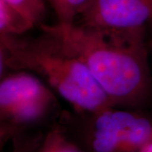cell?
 Returning a JSON list of instances; mask_svg holds the SVG:
<instances>
[{
    "mask_svg": "<svg viewBox=\"0 0 152 152\" xmlns=\"http://www.w3.org/2000/svg\"><path fill=\"white\" fill-rule=\"evenodd\" d=\"M42 140L40 136L26 138L17 135L13 138V146L9 152H36Z\"/></svg>",
    "mask_w": 152,
    "mask_h": 152,
    "instance_id": "10",
    "label": "cell"
},
{
    "mask_svg": "<svg viewBox=\"0 0 152 152\" xmlns=\"http://www.w3.org/2000/svg\"><path fill=\"white\" fill-rule=\"evenodd\" d=\"M56 102L53 91L33 73L19 70L2 76L1 140L15 138L24 128L43 119Z\"/></svg>",
    "mask_w": 152,
    "mask_h": 152,
    "instance_id": "3",
    "label": "cell"
},
{
    "mask_svg": "<svg viewBox=\"0 0 152 152\" xmlns=\"http://www.w3.org/2000/svg\"><path fill=\"white\" fill-rule=\"evenodd\" d=\"M36 152H83L67 138L62 131H50L40 143Z\"/></svg>",
    "mask_w": 152,
    "mask_h": 152,
    "instance_id": "8",
    "label": "cell"
},
{
    "mask_svg": "<svg viewBox=\"0 0 152 152\" xmlns=\"http://www.w3.org/2000/svg\"><path fill=\"white\" fill-rule=\"evenodd\" d=\"M35 1H36L40 6H42V7H43V8H46V7H45V2H44V0H35Z\"/></svg>",
    "mask_w": 152,
    "mask_h": 152,
    "instance_id": "11",
    "label": "cell"
},
{
    "mask_svg": "<svg viewBox=\"0 0 152 152\" xmlns=\"http://www.w3.org/2000/svg\"><path fill=\"white\" fill-rule=\"evenodd\" d=\"M36 26L5 0H0V34L24 35Z\"/></svg>",
    "mask_w": 152,
    "mask_h": 152,
    "instance_id": "6",
    "label": "cell"
},
{
    "mask_svg": "<svg viewBox=\"0 0 152 152\" xmlns=\"http://www.w3.org/2000/svg\"><path fill=\"white\" fill-rule=\"evenodd\" d=\"M149 49H150V52H151L152 53V41L149 43Z\"/></svg>",
    "mask_w": 152,
    "mask_h": 152,
    "instance_id": "12",
    "label": "cell"
},
{
    "mask_svg": "<svg viewBox=\"0 0 152 152\" xmlns=\"http://www.w3.org/2000/svg\"><path fill=\"white\" fill-rule=\"evenodd\" d=\"M16 10L20 12L35 26L42 25L46 8L40 6L35 0H5Z\"/></svg>",
    "mask_w": 152,
    "mask_h": 152,
    "instance_id": "9",
    "label": "cell"
},
{
    "mask_svg": "<svg viewBox=\"0 0 152 152\" xmlns=\"http://www.w3.org/2000/svg\"><path fill=\"white\" fill-rule=\"evenodd\" d=\"M58 24L69 25L76 23L78 18L89 5L91 0H48Z\"/></svg>",
    "mask_w": 152,
    "mask_h": 152,
    "instance_id": "7",
    "label": "cell"
},
{
    "mask_svg": "<svg viewBox=\"0 0 152 152\" xmlns=\"http://www.w3.org/2000/svg\"><path fill=\"white\" fill-rule=\"evenodd\" d=\"M76 23L115 30L147 29L152 25V0H91Z\"/></svg>",
    "mask_w": 152,
    "mask_h": 152,
    "instance_id": "5",
    "label": "cell"
},
{
    "mask_svg": "<svg viewBox=\"0 0 152 152\" xmlns=\"http://www.w3.org/2000/svg\"><path fill=\"white\" fill-rule=\"evenodd\" d=\"M86 64L113 106L142 103L151 91L146 29L115 30L79 23L41 25Z\"/></svg>",
    "mask_w": 152,
    "mask_h": 152,
    "instance_id": "1",
    "label": "cell"
},
{
    "mask_svg": "<svg viewBox=\"0 0 152 152\" xmlns=\"http://www.w3.org/2000/svg\"><path fill=\"white\" fill-rule=\"evenodd\" d=\"M41 30L31 37L0 34L1 75L6 69L33 73L78 112L94 115L113 107L82 60L54 34Z\"/></svg>",
    "mask_w": 152,
    "mask_h": 152,
    "instance_id": "2",
    "label": "cell"
},
{
    "mask_svg": "<svg viewBox=\"0 0 152 152\" xmlns=\"http://www.w3.org/2000/svg\"><path fill=\"white\" fill-rule=\"evenodd\" d=\"M94 115V152H140L152 140V123L145 117L113 107Z\"/></svg>",
    "mask_w": 152,
    "mask_h": 152,
    "instance_id": "4",
    "label": "cell"
}]
</instances>
